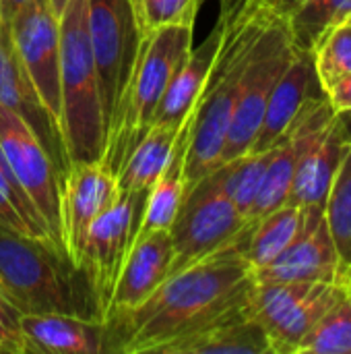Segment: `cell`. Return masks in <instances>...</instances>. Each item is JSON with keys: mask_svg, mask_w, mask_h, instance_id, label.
<instances>
[{"mask_svg": "<svg viewBox=\"0 0 351 354\" xmlns=\"http://www.w3.org/2000/svg\"><path fill=\"white\" fill-rule=\"evenodd\" d=\"M182 122H155L149 127L116 174L118 191L139 193L153 187L172 158Z\"/></svg>", "mask_w": 351, "mask_h": 354, "instance_id": "cell-23", "label": "cell"}, {"mask_svg": "<svg viewBox=\"0 0 351 354\" xmlns=\"http://www.w3.org/2000/svg\"><path fill=\"white\" fill-rule=\"evenodd\" d=\"M221 2V8H219V12H223V15H228V17H234L238 10H242L250 0H219Z\"/></svg>", "mask_w": 351, "mask_h": 354, "instance_id": "cell-36", "label": "cell"}, {"mask_svg": "<svg viewBox=\"0 0 351 354\" xmlns=\"http://www.w3.org/2000/svg\"><path fill=\"white\" fill-rule=\"evenodd\" d=\"M223 17V41L211 77L197 102L188 133L184 164L186 189L215 170L221 162V151L240 97L242 79L252 54V46L273 12H267L265 8L248 2L234 17Z\"/></svg>", "mask_w": 351, "mask_h": 354, "instance_id": "cell-3", "label": "cell"}, {"mask_svg": "<svg viewBox=\"0 0 351 354\" xmlns=\"http://www.w3.org/2000/svg\"><path fill=\"white\" fill-rule=\"evenodd\" d=\"M172 261L174 245L170 230L137 234L132 249L118 276V282L114 286L106 322L114 315L139 307L168 278Z\"/></svg>", "mask_w": 351, "mask_h": 354, "instance_id": "cell-17", "label": "cell"}, {"mask_svg": "<svg viewBox=\"0 0 351 354\" xmlns=\"http://www.w3.org/2000/svg\"><path fill=\"white\" fill-rule=\"evenodd\" d=\"M345 295L343 282H257L250 313L263 326L273 354H298L304 336Z\"/></svg>", "mask_w": 351, "mask_h": 354, "instance_id": "cell-8", "label": "cell"}, {"mask_svg": "<svg viewBox=\"0 0 351 354\" xmlns=\"http://www.w3.org/2000/svg\"><path fill=\"white\" fill-rule=\"evenodd\" d=\"M205 0H132L141 33L147 35L159 27L197 17Z\"/></svg>", "mask_w": 351, "mask_h": 354, "instance_id": "cell-31", "label": "cell"}, {"mask_svg": "<svg viewBox=\"0 0 351 354\" xmlns=\"http://www.w3.org/2000/svg\"><path fill=\"white\" fill-rule=\"evenodd\" d=\"M244 245L246 228L223 249L168 274L139 307L110 317L112 353L155 354L159 346L248 307L257 280Z\"/></svg>", "mask_w": 351, "mask_h": 354, "instance_id": "cell-1", "label": "cell"}, {"mask_svg": "<svg viewBox=\"0 0 351 354\" xmlns=\"http://www.w3.org/2000/svg\"><path fill=\"white\" fill-rule=\"evenodd\" d=\"M0 226L25 236L54 241L46 220L41 218V214L29 199L25 189L17 180L2 149H0Z\"/></svg>", "mask_w": 351, "mask_h": 354, "instance_id": "cell-26", "label": "cell"}, {"mask_svg": "<svg viewBox=\"0 0 351 354\" xmlns=\"http://www.w3.org/2000/svg\"><path fill=\"white\" fill-rule=\"evenodd\" d=\"M0 299L19 315L62 313L103 322L85 272L62 245L52 239L25 236L2 226Z\"/></svg>", "mask_w": 351, "mask_h": 354, "instance_id": "cell-2", "label": "cell"}, {"mask_svg": "<svg viewBox=\"0 0 351 354\" xmlns=\"http://www.w3.org/2000/svg\"><path fill=\"white\" fill-rule=\"evenodd\" d=\"M312 56L323 91L351 73V17L325 35Z\"/></svg>", "mask_w": 351, "mask_h": 354, "instance_id": "cell-30", "label": "cell"}, {"mask_svg": "<svg viewBox=\"0 0 351 354\" xmlns=\"http://www.w3.org/2000/svg\"><path fill=\"white\" fill-rule=\"evenodd\" d=\"M350 17L351 0H302L285 17V25L296 50L314 52L325 35Z\"/></svg>", "mask_w": 351, "mask_h": 354, "instance_id": "cell-25", "label": "cell"}, {"mask_svg": "<svg viewBox=\"0 0 351 354\" xmlns=\"http://www.w3.org/2000/svg\"><path fill=\"white\" fill-rule=\"evenodd\" d=\"M302 222V207L283 203L263 218L248 222L244 257L252 268V274L269 266L283 249L294 241Z\"/></svg>", "mask_w": 351, "mask_h": 354, "instance_id": "cell-24", "label": "cell"}, {"mask_svg": "<svg viewBox=\"0 0 351 354\" xmlns=\"http://www.w3.org/2000/svg\"><path fill=\"white\" fill-rule=\"evenodd\" d=\"M155 354H273V351L248 303V307L223 319L159 346Z\"/></svg>", "mask_w": 351, "mask_h": 354, "instance_id": "cell-20", "label": "cell"}, {"mask_svg": "<svg viewBox=\"0 0 351 354\" xmlns=\"http://www.w3.org/2000/svg\"><path fill=\"white\" fill-rule=\"evenodd\" d=\"M87 29L108 135L130 81L143 33L132 0H87Z\"/></svg>", "mask_w": 351, "mask_h": 354, "instance_id": "cell-7", "label": "cell"}, {"mask_svg": "<svg viewBox=\"0 0 351 354\" xmlns=\"http://www.w3.org/2000/svg\"><path fill=\"white\" fill-rule=\"evenodd\" d=\"M0 104L17 112L31 127L35 137L50 153L60 174V183H64V176L70 168V158L64 145L62 129L43 106L31 77L27 75L19 58V52L10 35V27L2 17H0Z\"/></svg>", "mask_w": 351, "mask_h": 354, "instance_id": "cell-14", "label": "cell"}, {"mask_svg": "<svg viewBox=\"0 0 351 354\" xmlns=\"http://www.w3.org/2000/svg\"><path fill=\"white\" fill-rule=\"evenodd\" d=\"M294 54L296 48L292 44L285 19L273 15L252 46L219 166L250 151L273 87Z\"/></svg>", "mask_w": 351, "mask_h": 354, "instance_id": "cell-9", "label": "cell"}, {"mask_svg": "<svg viewBox=\"0 0 351 354\" xmlns=\"http://www.w3.org/2000/svg\"><path fill=\"white\" fill-rule=\"evenodd\" d=\"M248 220L225 193L217 168L190 185L170 226L174 245L172 272H178L236 241Z\"/></svg>", "mask_w": 351, "mask_h": 354, "instance_id": "cell-6", "label": "cell"}, {"mask_svg": "<svg viewBox=\"0 0 351 354\" xmlns=\"http://www.w3.org/2000/svg\"><path fill=\"white\" fill-rule=\"evenodd\" d=\"M194 23L197 17H188L143 35L130 81L106 135L101 162L114 174H118L124 160L149 131L172 77L192 50Z\"/></svg>", "mask_w": 351, "mask_h": 354, "instance_id": "cell-4", "label": "cell"}, {"mask_svg": "<svg viewBox=\"0 0 351 354\" xmlns=\"http://www.w3.org/2000/svg\"><path fill=\"white\" fill-rule=\"evenodd\" d=\"M250 2L261 6V8H265L267 12H273V15L285 19L302 0H250Z\"/></svg>", "mask_w": 351, "mask_h": 354, "instance_id": "cell-34", "label": "cell"}, {"mask_svg": "<svg viewBox=\"0 0 351 354\" xmlns=\"http://www.w3.org/2000/svg\"><path fill=\"white\" fill-rule=\"evenodd\" d=\"M19 326L27 354L112 353V336L103 322L62 313H35L21 315Z\"/></svg>", "mask_w": 351, "mask_h": 354, "instance_id": "cell-18", "label": "cell"}, {"mask_svg": "<svg viewBox=\"0 0 351 354\" xmlns=\"http://www.w3.org/2000/svg\"><path fill=\"white\" fill-rule=\"evenodd\" d=\"M223 33H225V17L219 15L213 31L207 35V39L199 46L192 48L186 56V60L180 64V68L176 71V75L172 77L155 114H153V122H182L197 106L209 77L211 71L215 66L221 41H223Z\"/></svg>", "mask_w": 351, "mask_h": 354, "instance_id": "cell-21", "label": "cell"}, {"mask_svg": "<svg viewBox=\"0 0 351 354\" xmlns=\"http://www.w3.org/2000/svg\"><path fill=\"white\" fill-rule=\"evenodd\" d=\"M345 286H348V292L351 295V272L345 276Z\"/></svg>", "mask_w": 351, "mask_h": 354, "instance_id": "cell-39", "label": "cell"}, {"mask_svg": "<svg viewBox=\"0 0 351 354\" xmlns=\"http://www.w3.org/2000/svg\"><path fill=\"white\" fill-rule=\"evenodd\" d=\"M257 282H343L335 243L331 239L325 207H302V222L294 241L269 266L254 272Z\"/></svg>", "mask_w": 351, "mask_h": 354, "instance_id": "cell-13", "label": "cell"}, {"mask_svg": "<svg viewBox=\"0 0 351 354\" xmlns=\"http://www.w3.org/2000/svg\"><path fill=\"white\" fill-rule=\"evenodd\" d=\"M118 193L116 174L101 160L70 164L60 191V220L66 253L77 266L91 224L112 205Z\"/></svg>", "mask_w": 351, "mask_h": 354, "instance_id": "cell-15", "label": "cell"}, {"mask_svg": "<svg viewBox=\"0 0 351 354\" xmlns=\"http://www.w3.org/2000/svg\"><path fill=\"white\" fill-rule=\"evenodd\" d=\"M323 207L341 268L348 276L351 272V145Z\"/></svg>", "mask_w": 351, "mask_h": 354, "instance_id": "cell-27", "label": "cell"}, {"mask_svg": "<svg viewBox=\"0 0 351 354\" xmlns=\"http://www.w3.org/2000/svg\"><path fill=\"white\" fill-rule=\"evenodd\" d=\"M0 149L17 180L46 220L54 241L64 247L60 220V174L31 127L4 104H0Z\"/></svg>", "mask_w": 351, "mask_h": 354, "instance_id": "cell-11", "label": "cell"}, {"mask_svg": "<svg viewBox=\"0 0 351 354\" xmlns=\"http://www.w3.org/2000/svg\"><path fill=\"white\" fill-rule=\"evenodd\" d=\"M31 0H0V17L8 23L19 10H23Z\"/></svg>", "mask_w": 351, "mask_h": 354, "instance_id": "cell-35", "label": "cell"}, {"mask_svg": "<svg viewBox=\"0 0 351 354\" xmlns=\"http://www.w3.org/2000/svg\"><path fill=\"white\" fill-rule=\"evenodd\" d=\"M19 313L0 299V354H27Z\"/></svg>", "mask_w": 351, "mask_h": 354, "instance_id": "cell-32", "label": "cell"}, {"mask_svg": "<svg viewBox=\"0 0 351 354\" xmlns=\"http://www.w3.org/2000/svg\"><path fill=\"white\" fill-rule=\"evenodd\" d=\"M298 354H351V295L335 303L304 336Z\"/></svg>", "mask_w": 351, "mask_h": 354, "instance_id": "cell-29", "label": "cell"}, {"mask_svg": "<svg viewBox=\"0 0 351 354\" xmlns=\"http://www.w3.org/2000/svg\"><path fill=\"white\" fill-rule=\"evenodd\" d=\"M273 149H267L261 153H244L240 158H234V160L217 166V172H219L225 193L230 195V199L236 203V207L240 209V214L246 220L254 205L263 176L271 162Z\"/></svg>", "mask_w": 351, "mask_h": 354, "instance_id": "cell-28", "label": "cell"}, {"mask_svg": "<svg viewBox=\"0 0 351 354\" xmlns=\"http://www.w3.org/2000/svg\"><path fill=\"white\" fill-rule=\"evenodd\" d=\"M325 95L335 112H351V73L327 87Z\"/></svg>", "mask_w": 351, "mask_h": 354, "instance_id": "cell-33", "label": "cell"}, {"mask_svg": "<svg viewBox=\"0 0 351 354\" xmlns=\"http://www.w3.org/2000/svg\"><path fill=\"white\" fill-rule=\"evenodd\" d=\"M60 129L70 164L103 158L106 129L87 29V0H68L60 12Z\"/></svg>", "mask_w": 351, "mask_h": 354, "instance_id": "cell-5", "label": "cell"}, {"mask_svg": "<svg viewBox=\"0 0 351 354\" xmlns=\"http://www.w3.org/2000/svg\"><path fill=\"white\" fill-rule=\"evenodd\" d=\"M350 145L345 120L341 114H335L298 164L285 203L298 207L325 205V199Z\"/></svg>", "mask_w": 351, "mask_h": 354, "instance_id": "cell-19", "label": "cell"}, {"mask_svg": "<svg viewBox=\"0 0 351 354\" xmlns=\"http://www.w3.org/2000/svg\"><path fill=\"white\" fill-rule=\"evenodd\" d=\"M321 93L325 91L317 77L312 52L296 50L294 58L290 60V64L285 66V71L273 87L259 133L248 153L273 149L288 135V131L304 112V108Z\"/></svg>", "mask_w": 351, "mask_h": 354, "instance_id": "cell-16", "label": "cell"}, {"mask_svg": "<svg viewBox=\"0 0 351 354\" xmlns=\"http://www.w3.org/2000/svg\"><path fill=\"white\" fill-rule=\"evenodd\" d=\"M66 2L68 0H50V4H52V8H54V12L60 17V12L64 10V6H66Z\"/></svg>", "mask_w": 351, "mask_h": 354, "instance_id": "cell-37", "label": "cell"}, {"mask_svg": "<svg viewBox=\"0 0 351 354\" xmlns=\"http://www.w3.org/2000/svg\"><path fill=\"white\" fill-rule=\"evenodd\" d=\"M147 193L149 191H139V193L120 191L118 197L112 201V205L106 212H101L89 228L79 266L91 284L103 322L108 317V309L118 276L137 239Z\"/></svg>", "mask_w": 351, "mask_h": 354, "instance_id": "cell-10", "label": "cell"}, {"mask_svg": "<svg viewBox=\"0 0 351 354\" xmlns=\"http://www.w3.org/2000/svg\"><path fill=\"white\" fill-rule=\"evenodd\" d=\"M337 114H341V116H343L345 127H348V135H350V141H351V112H337Z\"/></svg>", "mask_w": 351, "mask_h": 354, "instance_id": "cell-38", "label": "cell"}, {"mask_svg": "<svg viewBox=\"0 0 351 354\" xmlns=\"http://www.w3.org/2000/svg\"><path fill=\"white\" fill-rule=\"evenodd\" d=\"M192 114H194V110L184 118L182 129L176 139V145H174V151H172V158L147 193V201L143 207V216H141L137 234H147L153 230H170V226L176 220V214H178L184 193H186L184 164H186V145H188Z\"/></svg>", "mask_w": 351, "mask_h": 354, "instance_id": "cell-22", "label": "cell"}, {"mask_svg": "<svg viewBox=\"0 0 351 354\" xmlns=\"http://www.w3.org/2000/svg\"><path fill=\"white\" fill-rule=\"evenodd\" d=\"M8 27L27 75L60 124V17L50 0H31L8 21Z\"/></svg>", "mask_w": 351, "mask_h": 354, "instance_id": "cell-12", "label": "cell"}]
</instances>
